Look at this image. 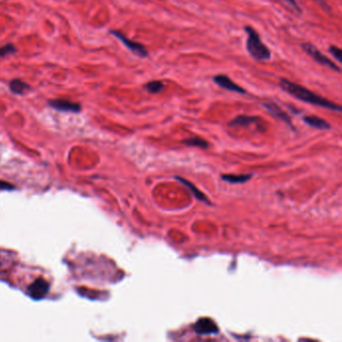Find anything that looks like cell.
I'll return each instance as SVG.
<instances>
[{
	"mask_svg": "<svg viewBox=\"0 0 342 342\" xmlns=\"http://www.w3.org/2000/svg\"><path fill=\"white\" fill-rule=\"evenodd\" d=\"M280 86L281 88L289 93L290 96L294 97L295 99L302 101L307 104H311L317 107H324L328 108L331 110H336V111H341V107L337 104H334L320 96L316 94L315 92L311 91L310 89L306 88L305 86H300L298 84L292 83L289 80L286 79H281L280 80Z\"/></svg>",
	"mask_w": 342,
	"mask_h": 342,
	"instance_id": "obj_1",
	"label": "cell"
},
{
	"mask_svg": "<svg viewBox=\"0 0 342 342\" xmlns=\"http://www.w3.org/2000/svg\"><path fill=\"white\" fill-rule=\"evenodd\" d=\"M245 31L247 32L246 48L249 54L258 62L268 61L271 58L270 49L263 43L256 30L252 26H245Z\"/></svg>",
	"mask_w": 342,
	"mask_h": 342,
	"instance_id": "obj_2",
	"label": "cell"
},
{
	"mask_svg": "<svg viewBox=\"0 0 342 342\" xmlns=\"http://www.w3.org/2000/svg\"><path fill=\"white\" fill-rule=\"evenodd\" d=\"M302 49L310 56L312 58L316 63H318L319 64H322V65H325V66H328L329 68L337 71V72H340V67L333 63L330 59H328L327 56H325L320 50L313 44L309 43H305L302 44Z\"/></svg>",
	"mask_w": 342,
	"mask_h": 342,
	"instance_id": "obj_3",
	"label": "cell"
},
{
	"mask_svg": "<svg viewBox=\"0 0 342 342\" xmlns=\"http://www.w3.org/2000/svg\"><path fill=\"white\" fill-rule=\"evenodd\" d=\"M109 32L113 36H116L119 41H121L122 43H124V45L127 46L128 49L132 53H135L136 55H138L140 58H147L149 55V51L147 50V48L145 47L144 44L134 42V41H130L123 32H121L119 30H110Z\"/></svg>",
	"mask_w": 342,
	"mask_h": 342,
	"instance_id": "obj_4",
	"label": "cell"
},
{
	"mask_svg": "<svg viewBox=\"0 0 342 342\" xmlns=\"http://www.w3.org/2000/svg\"><path fill=\"white\" fill-rule=\"evenodd\" d=\"M48 106L62 112H71V113H79L82 111V106L79 103L70 102L68 100H62V99H55L50 100L48 102Z\"/></svg>",
	"mask_w": 342,
	"mask_h": 342,
	"instance_id": "obj_5",
	"label": "cell"
},
{
	"mask_svg": "<svg viewBox=\"0 0 342 342\" xmlns=\"http://www.w3.org/2000/svg\"><path fill=\"white\" fill-rule=\"evenodd\" d=\"M213 81L217 86H220L221 88H224L226 90L234 91V92L241 93V94H245L247 92L246 89H244L242 86H238L229 77H227L225 74L215 75Z\"/></svg>",
	"mask_w": 342,
	"mask_h": 342,
	"instance_id": "obj_6",
	"label": "cell"
},
{
	"mask_svg": "<svg viewBox=\"0 0 342 342\" xmlns=\"http://www.w3.org/2000/svg\"><path fill=\"white\" fill-rule=\"evenodd\" d=\"M29 295L34 299H42L49 290V284L46 280L43 278L36 279L28 287Z\"/></svg>",
	"mask_w": 342,
	"mask_h": 342,
	"instance_id": "obj_7",
	"label": "cell"
},
{
	"mask_svg": "<svg viewBox=\"0 0 342 342\" xmlns=\"http://www.w3.org/2000/svg\"><path fill=\"white\" fill-rule=\"evenodd\" d=\"M194 329L199 335H210L218 333V327L214 321L210 318H201L194 325Z\"/></svg>",
	"mask_w": 342,
	"mask_h": 342,
	"instance_id": "obj_8",
	"label": "cell"
},
{
	"mask_svg": "<svg viewBox=\"0 0 342 342\" xmlns=\"http://www.w3.org/2000/svg\"><path fill=\"white\" fill-rule=\"evenodd\" d=\"M262 105L272 116H274L275 118H277L279 120L283 121L285 124H287L288 126H290L291 128H293L290 117L281 107H279L277 104H275V103H273L271 101H267V102H264Z\"/></svg>",
	"mask_w": 342,
	"mask_h": 342,
	"instance_id": "obj_9",
	"label": "cell"
},
{
	"mask_svg": "<svg viewBox=\"0 0 342 342\" xmlns=\"http://www.w3.org/2000/svg\"><path fill=\"white\" fill-rule=\"evenodd\" d=\"M303 121L305 124H307L308 126H310L312 128H318V129H329L330 128V125L325 120L321 119L319 117H316V116L304 117Z\"/></svg>",
	"mask_w": 342,
	"mask_h": 342,
	"instance_id": "obj_10",
	"label": "cell"
},
{
	"mask_svg": "<svg viewBox=\"0 0 342 342\" xmlns=\"http://www.w3.org/2000/svg\"><path fill=\"white\" fill-rule=\"evenodd\" d=\"M9 89L14 94L23 96L30 89V86L20 79H15L9 83Z\"/></svg>",
	"mask_w": 342,
	"mask_h": 342,
	"instance_id": "obj_11",
	"label": "cell"
},
{
	"mask_svg": "<svg viewBox=\"0 0 342 342\" xmlns=\"http://www.w3.org/2000/svg\"><path fill=\"white\" fill-rule=\"evenodd\" d=\"M259 121L257 117H250V116H238L229 124L230 127H248L250 125L256 124Z\"/></svg>",
	"mask_w": 342,
	"mask_h": 342,
	"instance_id": "obj_12",
	"label": "cell"
},
{
	"mask_svg": "<svg viewBox=\"0 0 342 342\" xmlns=\"http://www.w3.org/2000/svg\"><path fill=\"white\" fill-rule=\"evenodd\" d=\"M251 175H224L222 176V179L230 184H243L251 179Z\"/></svg>",
	"mask_w": 342,
	"mask_h": 342,
	"instance_id": "obj_13",
	"label": "cell"
},
{
	"mask_svg": "<svg viewBox=\"0 0 342 342\" xmlns=\"http://www.w3.org/2000/svg\"><path fill=\"white\" fill-rule=\"evenodd\" d=\"M177 179H179L181 182H183V184H185L191 191H192L193 195L195 196V198L196 199H198V200H200V201H203V202H207V203H209V201H208V199H207V197L203 194L202 192H200L194 185H193L192 183H190L189 181H187V180H185V179H182V178H178L177 177Z\"/></svg>",
	"mask_w": 342,
	"mask_h": 342,
	"instance_id": "obj_14",
	"label": "cell"
},
{
	"mask_svg": "<svg viewBox=\"0 0 342 342\" xmlns=\"http://www.w3.org/2000/svg\"><path fill=\"white\" fill-rule=\"evenodd\" d=\"M164 86H165L164 83L161 81H151L145 86V88L150 93H158L163 90Z\"/></svg>",
	"mask_w": 342,
	"mask_h": 342,
	"instance_id": "obj_15",
	"label": "cell"
},
{
	"mask_svg": "<svg viewBox=\"0 0 342 342\" xmlns=\"http://www.w3.org/2000/svg\"><path fill=\"white\" fill-rule=\"evenodd\" d=\"M184 144L188 145V146H193V147H198L201 149H207L208 148V143L201 139V138H192V139H188L184 141Z\"/></svg>",
	"mask_w": 342,
	"mask_h": 342,
	"instance_id": "obj_16",
	"label": "cell"
},
{
	"mask_svg": "<svg viewBox=\"0 0 342 342\" xmlns=\"http://www.w3.org/2000/svg\"><path fill=\"white\" fill-rule=\"evenodd\" d=\"M17 52V48L12 43H7L0 47V58H6Z\"/></svg>",
	"mask_w": 342,
	"mask_h": 342,
	"instance_id": "obj_17",
	"label": "cell"
},
{
	"mask_svg": "<svg viewBox=\"0 0 342 342\" xmlns=\"http://www.w3.org/2000/svg\"><path fill=\"white\" fill-rule=\"evenodd\" d=\"M329 51L335 60H337L339 63H341V49L339 47H337L335 45H332V46L329 47Z\"/></svg>",
	"mask_w": 342,
	"mask_h": 342,
	"instance_id": "obj_18",
	"label": "cell"
},
{
	"mask_svg": "<svg viewBox=\"0 0 342 342\" xmlns=\"http://www.w3.org/2000/svg\"><path fill=\"white\" fill-rule=\"evenodd\" d=\"M283 2H285V3H287L290 7H292L295 11H297V12H301V9H300L299 5L297 4V2H296V0H282Z\"/></svg>",
	"mask_w": 342,
	"mask_h": 342,
	"instance_id": "obj_19",
	"label": "cell"
},
{
	"mask_svg": "<svg viewBox=\"0 0 342 342\" xmlns=\"http://www.w3.org/2000/svg\"><path fill=\"white\" fill-rule=\"evenodd\" d=\"M12 189H14V187L11 186L10 184L4 181H0V190H12Z\"/></svg>",
	"mask_w": 342,
	"mask_h": 342,
	"instance_id": "obj_20",
	"label": "cell"
},
{
	"mask_svg": "<svg viewBox=\"0 0 342 342\" xmlns=\"http://www.w3.org/2000/svg\"><path fill=\"white\" fill-rule=\"evenodd\" d=\"M316 3H318V5L321 6L324 10H327V11H330V6L327 4V2L325 0H314Z\"/></svg>",
	"mask_w": 342,
	"mask_h": 342,
	"instance_id": "obj_21",
	"label": "cell"
}]
</instances>
